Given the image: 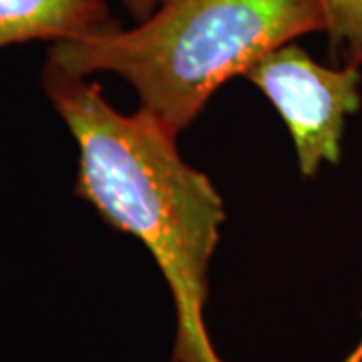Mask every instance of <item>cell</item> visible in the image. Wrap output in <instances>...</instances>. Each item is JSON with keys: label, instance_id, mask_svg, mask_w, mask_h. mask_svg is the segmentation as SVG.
Segmentation results:
<instances>
[{"label": "cell", "instance_id": "obj_1", "mask_svg": "<svg viewBox=\"0 0 362 362\" xmlns=\"http://www.w3.org/2000/svg\"><path fill=\"white\" fill-rule=\"evenodd\" d=\"M42 85L78 145V197L151 252L175 302L171 362H223L207 334V270L220 240L223 204L175 137L139 109L123 115L97 83L47 61Z\"/></svg>", "mask_w": 362, "mask_h": 362}, {"label": "cell", "instance_id": "obj_2", "mask_svg": "<svg viewBox=\"0 0 362 362\" xmlns=\"http://www.w3.org/2000/svg\"><path fill=\"white\" fill-rule=\"evenodd\" d=\"M326 28L322 0H161L131 30L115 25L52 42L49 63L78 77L121 75L139 93L141 109L177 135L228 78Z\"/></svg>", "mask_w": 362, "mask_h": 362}, {"label": "cell", "instance_id": "obj_3", "mask_svg": "<svg viewBox=\"0 0 362 362\" xmlns=\"http://www.w3.org/2000/svg\"><path fill=\"white\" fill-rule=\"evenodd\" d=\"M246 77L282 117L302 175L312 177L322 163L337 165L346 119L361 109L358 65L330 69L288 42L262 57Z\"/></svg>", "mask_w": 362, "mask_h": 362}, {"label": "cell", "instance_id": "obj_4", "mask_svg": "<svg viewBox=\"0 0 362 362\" xmlns=\"http://www.w3.org/2000/svg\"><path fill=\"white\" fill-rule=\"evenodd\" d=\"M115 26L105 0H0V49L28 40H73Z\"/></svg>", "mask_w": 362, "mask_h": 362}, {"label": "cell", "instance_id": "obj_5", "mask_svg": "<svg viewBox=\"0 0 362 362\" xmlns=\"http://www.w3.org/2000/svg\"><path fill=\"white\" fill-rule=\"evenodd\" d=\"M332 49L352 65H362V0H322Z\"/></svg>", "mask_w": 362, "mask_h": 362}, {"label": "cell", "instance_id": "obj_6", "mask_svg": "<svg viewBox=\"0 0 362 362\" xmlns=\"http://www.w3.org/2000/svg\"><path fill=\"white\" fill-rule=\"evenodd\" d=\"M159 2H161V0H123L125 8H127V11L137 18V21L147 18L149 14L156 11Z\"/></svg>", "mask_w": 362, "mask_h": 362}, {"label": "cell", "instance_id": "obj_7", "mask_svg": "<svg viewBox=\"0 0 362 362\" xmlns=\"http://www.w3.org/2000/svg\"><path fill=\"white\" fill-rule=\"evenodd\" d=\"M342 362H362V338H361V342L356 344V349L352 350V352H350L349 356H346Z\"/></svg>", "mask_w": 362, "mask_h": 362}]
</instances>
